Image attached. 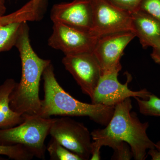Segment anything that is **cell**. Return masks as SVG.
<instances>
[{"mask_svg":"<svg viewBox=\"0 0 160 160\" xmlns=\"http://www.w3.org/2000/svg\"><path fill=\"white\" fill-rule=\"evenodd\" d=\"M22 22H13L0 26V52L8 51L15 46Z\"/></svg>","mask_w":160,"mask_h":160,"instance_id":"5bb4252c","label":"cell"},{"mask_svg":"<svg viewBox=\"0 0 160 160\" xmlns=\"http://www.w3.org/2000/svg\"><path fill=\"white\" fill-rule=\"evenodd\" d=\"M138 9L147 12L160 21V0H143Z\"/></svg>","mask_w":160,"mask_h":160,"instance_id":"d6986e66","label":"cell"},{"mask_svg":"<svg viewBox=\"0 0 160 160\" xmlns=\"http://www.w3.org/2000/svg\"><path fill=\"white\" fill-rule=\"evenodd\" d=\"M52 31L48 41L52 49L65 55L91 52L98 38L91 31L60 23H53Z\"/></svg>","mask_w":160,"mask_h":160,"instance_id":"8992f818","label":"cell"},{"mask_svg":"<svg viewBox=\"0 0 160 160\" xmlns=\"http://www.w3.org/2000/svg\"><path fill=\"white\" fill-rule=\"evenodd\" d=\"M0 155L6 156L15 160H30L34 157L26 147L21 145H0Z\"/></svg>","mask_w":160,"mask_h":160,"instance_id":"ac0fdd59","label":"cell"},{"mask_svg":"<svg viewBox=\"0 0 160 160\" xmlns=\"http://www.w3.org/2000/svg\"><path fill=\"white\" fill-rule=\"evenodd\" d=\"M120 9L129 12H133L139 9L143 0H108Z\"/></svg>","mask_w":160,"mask_h":160,"instance_id":"ffe728a7","label":"cell"},{"mask_svg":"<svg viewBox=\"0 0 160 160\" xmlns=\"http://www.w3.org/2000/svg\"><path fill=\"white\" fill-rule=\"evenodd\" d=\"M130 15L132 31L138 38L143 48H153L160 45V21L139 9Z\"/></svg>","mask_w":160,"mask_h":160,"instance_id":"7c38bea8","label":"cell"},{"mask_svg":"<svg viewBox=\"0 0 160 160\" xmlns=\"http://www.w3.org/2000/svg\"><path fill=\"white\" fill-rule=\"evenodd\" d=\"M6 9L5 0H0V17L4 15Z\"/></svg>","mask_w":160,"mask_h":160,"instance_id":"cb8c5ba5","label":"cell"},{"mask_svg":"<svg viewBox=\"0 0 160 160\" xmlns=\"http://www.w3.org/2000/svg\"><path fill=\"white\" fill-rule=\"evenodd\" d=\"M89 1L93 13L91 32L96 36L99 38L120 32L132 31L130 13L108 0Z\"/></svg>","mask_w":160,"mask_h":160,"instance_id":"52a82bcc","label":"cell"},{"mask_svg":"<svg viewBox=\"0 0 160 160\" xmlns=\"http://www.w3.org/2000/svg\"><path fill=\"white\" fill-rule=\"evenodd\" d=\"M51 160H82L77 154L72 152L52 138L47 148Z\"/></svg>","mask_w":160,"mask_h":160,"instance_id":"9a60e30c","label":"cell"},{"mask_svg":"<svg viewBox=\"0 0 160 160\" xmlns=\"http://www.w3.org/2000/svg\"><path fill=\"white\" fill-rule=\"evenodd\" d=\"M147 154L149 155L152 160H160V141L155 143L154 149L148 150Z\"/></svg>","mask_w":160,"mask_h":160,"instance_id":"7402d4cb","label":"cell"},{"mask_svg":"<svg viewBox=\"0 0 160 160\" xmlns=\"http://www.w3.org/2000/svg\"><path fill=\"white\" fill-rule=\"evenodd\" d=\"M16 84L14 79L9 78L0 85V129L17 126L24 121L22 115L15 112L10 108V95Z\"/></svg>","mask_w":160,"mask_h":160,"instance_id":"4fadbf2b","label":"cell"},{"mask_svg":"<svg viewBox=\"0 0 160 160\" xmlns=\"http://www.w3.org/2000/svg\"><path fill=\"white\" fill-rule=\"evenodd\" d=\"M152 48L153 49L151 54L152 58L155 62L160 65V44Z\"/></svg>","mask_w":160,"mask_h":160,"instance_id":"603a6c76","label":"cell"},{"mask_svg":"<svg viewBox=\"0 0 160 160\" xmlns=\"http://www.w3.org/2000/svg\"><path fill=\"white\" fill-rule=\"evenodd\" d=\"M49 134L82 160H90L92 139L91 132L83 123L69 117L54 118Z\"/></svg>","mask_w":160,"mask_h":160,"instance_id":"5b68a950","label":"cell"},{"mask_svg":"<svg viewBox=\"0 0 160 160\" xmlns=\"http://www.w3.org/2000/svg\"><path fill=\"white\" fill-rule=\"evenodd\" d=\"M135 37L134 32L129 31L98 38L92 52L99 64L101 75L122 70L120 59L123 51Z\"/></svg>","mask_w":160,"mask_h":160,"instance_id":"ba28073f","label":"cell"},{"mask_svg":"<svg viewBox=\"0 0 160 160\" xmlns=\"http://www.w3.org/2000/svg\"><path fill=\"white\" fill-rule=\"evenodd\" d=\"M118 73L113 72L101 75L91 99V103L115 106L128 98L138 97L146 100L149 98L151 93L146 89L137 91L129 89L128 85L131 81V76L128 74L125 84L120 83L118 80Z\"/></svg>","mask_w":160,"mask_h":160,"instance_id":"9c48e42d","label":"cell"},{"mask_svg":"<svg viewBox=\"0 0 160 160\" xmlns=\"http://www.w3.org/2000/svg\"><path fill=\"white\" fill-rule=\"evenodd\" d=\"M132 108L130 98L115 106L108 125L91 132L92 150L100 151L103 146L113 149L125 142L130 146L134 159H146L147 150L154 149L155 143L147 135L149 122H142Z\"/></svg>","mask_w":160,"mask_h":160,"instance_id":"6da1fadb","label":"cell"},{"mask_svg":"<svg viewBox=\"0 0 160 160\" xmlns=\"http://www.w3.org/2000/svg\"><path fill=\"white\" fill-rule=\"evenodd\" d=\"M62 63L83 93L91 99L101 76L99 64L93 53L65 55Z\"/></svg>","mask_w":160,"mask_h":160,"instance_id":"30bf717a","label":"cell"},{"mask_svg":"<svg viewBox=\"0 0 160 160\" xmlns=\"http://www.w3.org/2000/svg\"><path fill=\"white\" fill-rule=\"evenodd\" d=\"M33 16L30 6L25 4L17 11L0 17V26L13 22H31Z\"/></svg>","mask_w":160,"mask_h":160,"instance_id":"e0dca14e","label":"cell"},{"mask_svg":"<svg viewBox=\"0 0 160 160\" xmlns=\"http://www.w3.org/2000/svg\"><path fill=\"white\" fill-rule=\"evenodd\" d=\"M24 121L17 126L0 129V145H21L34 157L44 159L46 148L45 141L49 134L54 118L37 115H24Z\"/></svg>","mask_w":160,"mask_h":160,"instance_id":"277c9868","label":"cell"},{"mask_svg":"<svg viewBox=\"0 0 160 160\" xmlns=\"http://www.w3.org/2000/svg\"><path fill=\"white\" fill-rule=\"evenodd\" d=\"M53 23H60L91 32L93 13L89 0H73L54 4L50 12Z\"/></svg>","mask_w":160,"mask_h":160,"instance_id":"8fae6325","label":"cell"},{"mask_svg":"<svg viewBox=\"0 0 160 160\" xmlns=\"http://www.w3.org/2000/svg\"><path fill=\"white\" fill-rule=\"evenodd\" d=\"M140 113L146 116L160 117V98L150 94L146 100L135 97Z\"/></svg>","mask_w":160,"mask_h":160,"instance_id":"2e32d148","label":"cell"},{"mask_svg":"<svg viewBox=\"0 0 160 160\" xmlns=\"http://www.w3.org/2000/svg\"><path fill=\"white\" fill-rule=\"evenodd\" d=\"M42 77L45 94L37 115L44 118L53 115L87 117L102 126L108 125L113 114L115 106L88 104L76 99L58 82L52 63L44 70Z\"/></svg>","mask_w":160,"mask_h":160,"instance_id":"3957f363","label":"cell"},{"mask_svg":"<svg viewBox=\"0 0 160 160\" xmlns=\"http://www.w3.org/2000/svg\"><path fill=\"white\" fill-rule=\"evenodd\" d=\"M27 22L22 23L15 46L18 50L22 75L10 96V108L22 115H37L41 107L40 81L43 72L51 62L39 57L33 50L29 38Z\"/></svg>","mask_w":160,"mask_h":160,"instance_id":"7a4b0ae2","label":"cell"},{"mask_svg":"<svg viewBox=\"0 0 160 160\" xmlns=\"http://www.w3.org/2000/svg\"><path fill=\"white\" fill-rule=\"evenodd\" d=\"M36 21L42 19L43 17L47 10L48 5V0H32Z\"/></svg>","mask_w":160,"mask_h":160,"instance_id":"44dd1931","label":"cell"}]
</instances>
